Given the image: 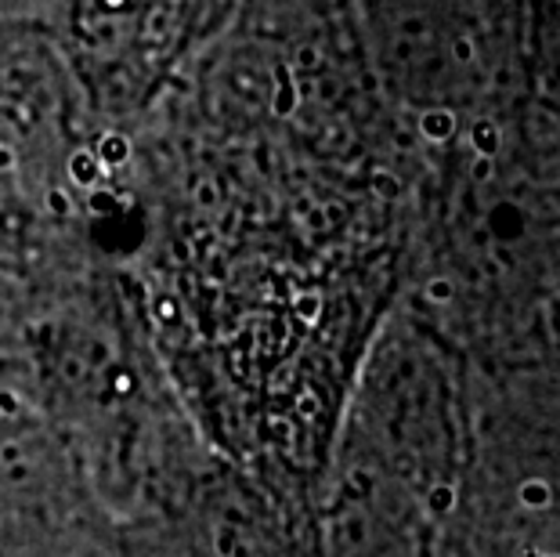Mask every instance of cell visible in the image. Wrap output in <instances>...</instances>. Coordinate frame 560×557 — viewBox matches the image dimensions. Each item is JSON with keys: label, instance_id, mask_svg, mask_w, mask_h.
I'll use <instances>...</instances> for the list:
<instances>
[{"label": "cell", "instance_id": "3", "mask_svg": "<svg viewBox=\"0 0 560 557\" xmlns=\"http://www.w3.org/2000/svg\"><path fill=\"white\" fill-rule=\"evenodd\" d=\"M276 80H279V88H276V98H271V113H276V116H290L296 109V102H301V91H296L293 73L285 66L276 69Z\"/></svg>", "mask_w": 560, "mask_h": 557}, {"label": "cell", "instance_id": "9", "mask_svg": "<svg viewBox=\"0 0 560 557\" xmlns=\"http://www.w3.org/2000/svg\"><path fill=\"white\" fill-rule=\"evenodd\" d=\"M105 4H109V8H124L127 0H105Z\"/></svg>", "mask_w": 560, "mask_h": 557}, {"label": "cell", "instance_id": "6", "mask_svg": "<svg viewBox=\"0 0 560 557\" xmlns=\"http://www.w3.org/2000/svg\"><path fill=\"white\" fill-rule=\"evenodd\" d=\"M44 204H47L51 214H69V210H73V204H69V196L62 193V188H47Z\"/></svg>", "mask_w": 560, "mask_h": 557}, {"label": "cell", "instance_id": "7", "mask_svg": "<svg viewBox=\"0 0 560 557\" xmlns=\"http://www.w3.org/2000/svg\"><path fill=\"white\" fill-rule=\"evenodd\" d=\"M11 167H15V149L0 146V171H11Z\"/></svg>", "mask_w": 560, "mask_h": 557}, {"label": "cell", "instance_id": "8", "mask_svg": "<svg viewBox=\"0 0 560 557\" xmlns=\"http://www.w3.org/2000/svg\"><path fill=\"white\" fill-rule=\"evenodd\" d=\"M304 69H315L318 66V51H312V47H301V58H296Z\"/></svg>", "mask_w": 560, "mask_h": 557}, {"label": "cell", "instance_id": "5", "mask_svg": "<svg viewBox=\"0 0 560 557\" xmlns=\"http://www.w3.org/2000/svg\"><path fill=\"white\" fill-rule=\"evenodd\" d=\"M88 207H91V214H113V207H116L113 188H105L102 182L91 185L88 188Z\"/></svg>", "mask_w": 560, "mask_h": 557}, {"label": "cell", "instance_id": "2", "mask_svg": "<svg viewBox=\"0 0 560 557\" xmlns=\"http://www.w3.org/2000/svg\"><path fill=\"white\" fill-rule=\"evenodd\" d=\"M66 171H69V182L77 188H91L105 177V167L98 163V156H94V149H77L73 156H69Z\"/></svg>", "mask_w": 560, "mask_h": 557}, {"label": "cell", "instance_id": "4", "mask_svg": "<svg viewBox=\"0 0 560 557\" xmlns=\"http://www.w3.org/2000/svg\"><path fill=\"white\" fill-rule=\"evenodd\" d=\"M423 135L427 138H434V141H445L452 130H456V116H452L448 109H431V113H423Z\"/></svg>", "mask_w": 560, "mask_h": 557}, {"label": "cell", "instance_id": "1", "mask_svg": "<svg viewBox=\"0 0 560 557\" xmlns=\"http://www.w3.org/2000/svg\"><path fill=\"white\" fill-rule=\"evenodd\" d=\"M130 152H135V146H130V138L120 135V130H105L98 138V146H94V156H98L105 171H116V167H124V163H130Z\"/></svg>", "mask_w": 560, "mask_h": 557}]
</instances>
